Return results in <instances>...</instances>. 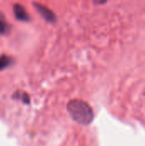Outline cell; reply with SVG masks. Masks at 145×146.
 <instances>
[{"mask_svg": "<svg viewBox=\"0 0 145 146\" xmlns=\"http://www.w3.org/2000/svg\"><path fill=\"white\" fill-rule=\"evenodd\" d=\"M35 7L37 9V10L39 12V14L44 17V19H45L47 21L49 22H54L56 21V15H54V13L49 9L47 7L42 5V4H38V3H36L35 4Z\"/></svg>", "mask_w": 145, "mask_h": 146, "instance_id": "obj_2", "label": "cell"}, {"mask_svg": "<svg viewBox=\"0 0 145 146\" xmlns=\"http://www.w3.org/2000/svg\"><path fill=\"white\" fill-rule=\"evenodd\" d=\"M106 0H97V3H103Z\"/></svg>", "mask_w": 145, "mask_h": 146, "instance_id": "obj_6", "label": "cell"}, {"mask_svg": "<svg viewBox=\"0 0 145 146\" xmlns=\"http://www.w3.org/2000/svg\"><path fill=\"white\" fill-rule=\"evenodd\" d=\"M68 112L72 120L82 126L90 125L94 120V111L91 105L81 99H72L67 105Z\"/></svg>", "mask_w": 145, "mask_h": 146, "instance_id": "obj_1", "label": "cell"}, {"mask_svg": "<svg viewBox=\"0 0 145 146\" xmlns=\"http://www.w3.org/2000/svg\"><path fill=\"white\" fill-rule=\"evenodd\" d=\"M14 12H15V15L17 20L22 21H29V15H28L27 12L26 11V9L22 7V5L15 4L14 7Z\"/></svg>", "mask_w": 145, "mask_h": 146, "instance_id": "obj_3", "label": "cell"}, {"mask_svg": "<svg viewBox=\"0 0 145 146\" xmlns=\"http://www.w3.org/2000/svg\"><path fill=\"white\" fill-rule=\"evenodd\" d=\"M8 28H9L8 24L6 23L3 15L0 13V33L1 34H4L7 32Z\"/></svg>", "mask_w": 145, "mask_h": 146, "instance_id": "obj_4", "label": "cell"}, {"mask_svg": "<svg viewBox=\"0 0 145 146\" xmlns=\"http://www.w3.org/2000/svg\"><path fill=\"white\" fill-rule=\"evenodd\" d=\"M11 62V59L6 56H3L0 57V70L7 68Z\"/></svg>", "mask_w": 145, "mask_h": 146, "instance_id": "obj_5", "label": "cell"}]
</instances>
